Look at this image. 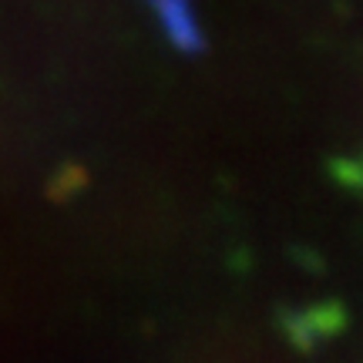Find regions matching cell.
I'll return each mask as SVG.
<instances>
[{"label": "cell", "mask_w": 363, "mask_h": 363, "mask_svg": "<svg viewBox=\"0 0 363 363\" xmlns=\"http://www.w3.org/2000/svg\"><path fill=\"white\" fill-rule=\"evenodd\" d=\"M155 4L158 17H162V27L169 40L179 48V51H199L202 48V30L195 24V13L189 7V0H152Z\"/></svg>", "instance_id": "cell-1"}]
</instances>
